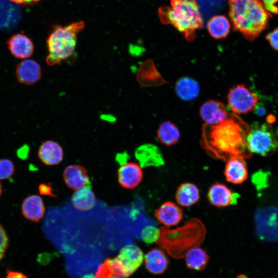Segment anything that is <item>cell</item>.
<instances>
[{
    "label": "cell",
    "mask_w": 278,
    "mask_h": 278,
    "mask_svg": "<svg viewBox=\"0 0 278 278\" xmlns=\"http://www.w3.org/2000/svg\"><path fill=\"white\" fill-rule=\"evenodd\" d=\"M135 157L142 168L159 167L164 164L160 149L153 144H147L140 146L135 151Z\"/></svg>",
    "instance_id": "cell-13"
},
{
    "label": "cell",
    "mask_w": 278,
    "mask_h": 278,
    "mask_svg": "<svg viewBox=\"0 0 278 278\" xmlns=\"http://www.w3.org/2000/svg\"><path fill=\"white\" fill-rule=\"evenodd\" d=\"M230 2H234V1H237V0H229Z\"/></svg>",
    "instance_id": "cell-43"
},
{
    "label": "cell",
    "mask_w": 278,
    "mask_h": 278,
    "mask_svg": "<svg viewBox=\"0 0 278 278\" xmlns=\"http://www.w3.org/2000/svg\"><path fill=\"white\" fill-rule=\"evenodd\" d=\"M11 1L18 4H23L32 3L36 2L39 0H11Z\"/></svg>",
    "instance_id": "cell-39"
},
{
    "label": "cell",
    "mask_w": 278,
    "mask_h": 278,
    "mask_svg": "<svg viewBox=\"0 0 278 278\" xmlns=\"http://www.w3.org/2000/svg\"><path fill=\"white\" fill-rule=\"evenodd\" d=\"M157 136L162 144L170 146L178 143L180 132L175 124L170 121H165L160 125L157 131Z\"/></svg>",
    "instance_id": "cell-27"
},
{
    "label": "cell",
    "mask_w": 278,
    "mask_h": 278,
    "mask_svg": "<svg viewBox=\"0 0 278 278\" xmlns=\"http://www.w3.org/2000/svg\"><path fill=\"white\" fill-rule=\"evenodd\" d=\"M154 215L160 223L168 227L177 225L183 217L182 209L170 201L163 203L155 211Z\"/></svg>",
    "instance_id": "cell-14"
},
{
    "label": "cell",
    "mask_w": 278,
    "mask_h": 278,
    "mask_svg": "<svg viewBox=\"0 0 278 278\" xmlns=\"http://www.w3.org/2000/svg\"><path fill=\"white\" fill-rule=\"evenodd\" d=\"M15 73L17 79L20 83L30 85L41 79V68L36 61L27 59L18 64Z\"/></svg>",
    "instance_id": "cell-16"
},
{
    "label": "cell",
    "mask_w": 278,
    "mask_h": 278,
    "mask_svg": "<svg viewBox=\"0 0 278 278\" xmlns=\"http://www.w3.org/2000/svg\"><path fill=\"white\" fill-rule=\"evenodd\" d=\"M175 91L180 99L189 101L198 97L200 88L198 82L195 79L188 77H182L177 81Z\"/></svg>",
    "instance_id": "cell-23"
},
{
    "label": "cell",
    "mask_w": 278,
    "mask_h": 278,
    "mask_svg": "<svg viewBox=\"0 0 278 278\" xmlns=\"http://www.w3.org/2000/svg\"><path fill=\"white\" fill-rule=\"evenodd\" d=\"M199 113L205 124L210 125L224 120L230 114L222 102L213 99L207 100L202 105Z\"/></svg>",
    "instance_id": "cell-9"
},
{
    "label": "cell",
    "mask_w": 278,
    "mask_h": 278,
    "mask_svg": "<svg viewBox=\"0 0 278 278\" xmlns=\"http://www.w3.org/2000/svg\"><path fill=\"white\" fill-rule=\"evenodd\" d=\"M143 179L142 167L138 164L129 162L126 163L118 170V180L121 186L127 189L136 187Z\"/></svg>",
    "instance_id": "cell-15"
},
{
    "label": "cell",
    "mask_w": 278,
    "mask_h": 278,
    "mask_svg": "<svg viewBox=\"0 0 278 278\" xmlns=\"http://www.w3.org/2000/svg\"><path fill=\"white\" fill-rule=\"evenodd\" d=\"M224 174L226 180L231 183H243L248 177L247 164L241 156H234L227 161Z\"/></svg>",
    "instance_id": "cell-12"
},
{
    "label": "cell",
    "mask_w": 278,
    "mask_h": 278,
    "mask_svg": "<svg viewBox=\"0 0 278 278\" xmlns=\"http://www.w3.org/2000/svg\"><path fill=\"white\" fill-rule=\"evenodd\" d=\"M9 245V238L7 233L0 223V260L4 257Z\"/></svg>",
    "instance_id": "cell-32"
},
{
    "label": "cell",
    "mask_w": 278,
    "mask_h": 278,
    "mask_svg": "<svg viewBox=\"0 0 278 278\" xmlns=\"http://www.w3.org/2000/svg\"><path fill=\"white\" fill-rule=\"evenodd\" d=\"M39 192L40 194L44 195H50L53 197L56 196L52 193V188L49 184H41L39 187Z\"/></svg>",
    "instance_id": "cell-35"
},
{
    "label": "cell",
    "mask_w": 278,
    "mask_h": 278,
    "mask_svg": "<svg viewBox=\"0 0 278 278\" xmlns=\"http://www.w3.org/2000/svg\"><path fill=\"white\" fill-rule=\"evenodd\" d=\"M160 236V230L153 225H148L142 230L141 237L147 244L155 242Z\"/></svg>",
    "instance_id": "cell-30"
},
{
    "label": "cell",
    "mask_w": 278,
    "mask_h": 278,
    "mask_svg": "<svg viewBox=\"0 0 278 278\" xmlns=\"http://www.w3.org/2000/svg\"><path fill=\"white\" fill-rule=\"evenodd\" d=\"M129 275L116 257L107 258L98 267L93 278H128Z\"/></svg>",
    "instance_id": "cell-21"
},
{
    "label": "cell",
    "mask_w": 278,
    "mask_h": 278,
    "mask_svg": "<svg viewBox=\"0 0 278 278\" xmlns=\"http://www.w3.org/2000/svg\"><path fill=\"white\" fill-rule=\"evenodd\" d=\"M8 45L11 54L17 58H29L33 51V45L30 39L22 34L13 36L9 40Z\"/></svg>",
    "instance_id": "cell-22"
},
{
    "label": "cell",
    "mask_w": 278,
    "mask_h": 278,
    "mask_svg": "<svg viewBox=\"0 0 278 278\" xmlns=\"http://www.w3.org/2000/svg\"><path fill=\"white\" fill-rule=\"evenodd\" d=\"M116 158L117 160V161H118L119 163L125 164L126 163V161L127 160L128 155L126 153L119 154V156H117Z\"/></svg>",
    "instance_id": "cell-38"
},
{
    "label": "cell",
    "mask_w": 278,
    "mask_h": 278,
    "mask_svg": "<svg viewBox=\"0 0 278 278\" xmlns=\"http://www.w3.org/2000/svg\"><path fill=\"white\" fill-rule=\"evenodd\" d=\"M6 278H28L27 276L21 272L7 270Z\"/></svg>",
    "instance_id": "cell-36"
},
{
    "label": "cell",
    "mask_w": 278,
    "mask_h": 278,
    "mask_svg": "<svg viewBox=\"0 0 278 278\" xmlns=\"http://www.w3.org/2000/svg\"><path fill=\"white\" fill-rule=\"evenodd\" d=\"M21 211L27 219L34 222L40 221L43 217L45 211L42 199L36 195L26 197L22 202Z\"/></svg>",
    "instance_id": "cell-19"
},
{
    "label": "cell",
    "mask_w": 278,
    "mask_h": 278,
    "mask_svg": "<svg viewBox=\"0 0 278 278\" xmlns=\"http://www.w3.org/2000/svg\"><path fill=\"white\" fill-rule=\"evenodd\" d=\"M257 234L267 241H278V208L269 207L257 211L255 215Z\"/></svg>",
    "instance_id": "cell-7"
},
{
    "label": "cell",
    "mask_w": 278,
    "mask_h": 278,
    "mask_svg": "<svg viewBox=\"0 0 278 278\" xmlns=\"http://www.w3.org/2000/svg\"><path fill=\"white\" fill-rule=\"evenodd\" d=\"M249 151L262 156H268L278 150V131L268 123L254 122L246 137Z\"/></svg>",
    "instance_id": "cell-6"
},
{
    "label": "cell",
    "mask_w": 278,
    "mask_h": 278,
    "mask_svg": "<svg viewBox=\"0 0 278 278\" xmlns=\"http://www.w3.org/2000/svg\"><path fill=\"white\" fill-rule=\"evenodd\" d=\"M236 278H248L247 276L245 275V274H240L239 275H238Z\"/></svg>",
    "instance_id": "cell-41"
},
{
    "label": "cell",
    "mask_w": 278,
    "mask_h": 278,
    "mask_svg": "<svg viewBox=\"0 0 278 278\" xmlns=\"http://www.w3.org/2000/svg\"><path fill=\"white\" fill-rule=\"evenodd\" d=\"M158 15L162 23L173 25L188 41L194 40L196 31L203 25L195 0H170V6L161 7Z\"/></svg>",
    "instance_id": "cell-4"
},
{
    "label": "cell",
    "mask_w": 278,
    "mask_h": 278,
    "mask_svg": "<svg viewBox=\"0 0 278 278\" xmlns=\"http://www.w3.org/2000/svg\"><path fill=\"white\" fill-rule=\"evenodd\" d=\"M136 78L141 85L151 86L156 85L157 82L160 83V80L157 78L161 79V77L155 69L152 61L147 60L140 66Z\"/></svg>",
    "instance_id": "cell-28"
},
{
    "label": "cell",
    "mask_w": 278,
    "mask_h": 278,
    "mask_svg": "<svg viewBox=\"0 0 278 278\" xmlns=\"http://www.w3.org/2000/svg\"><path fill=\"white\" fill-rule=\"evenodd\" d=\"M185 255L186 266L190 270H204L210 259L205 251L198 246L189 249Z\"/></svg>",
    "instance_id": "cell-26"
},
{
    "label": "cell",
    "mask_w": 278,
    "mask_h": 278,
    "mask_svg": "<svg viewBox=\"0 0 278 278\" xmlns=\"http://www.w3.org/2000/svg\"><path fill=\"white\" fill-rule=\"evenodd\" d=\"M38 156L44 164L55 165L63 160V151L58 143L50 140L46 141L40 146Z\"/></svg>",
    "instance_id": "cell-20"
},
{
    "label": "cell",
    "mask_w": 278,
    "mask_h": 278,
    "mask_svg": "<svg viewBox=\"0 0 278 278\" xmlns=\"http://www.w3.org/2000/svg\"><path fill=\"white\" fill-rule=\"evenodd\" d=\"M266 38L272 48L278 51V28L267 34Z\"/></svg>",
    "instance_id": "cell-33"
},
{
    "label": "cell",
    "mask_w": 278,
    "mask_h": 278,
    "mask_svg": "<svg viewBox=\"0 0 278 278\" xmlns=\"http://www.w3.org/2000/svg\"><path fill=\"white\" fill-rule=\"evenodd\" d=\"M14 172L12 162L7 159L0 160V179H7L11 177Z\"/></svg>",
    "instance_id": "cell-31"
},
{
    "label": "cell",
    "mask_w": 278,
    "mask_h": 278,
    "mask_svg": "<svg viewBox=\"0 0 278 278\" xmlns=\"http://www.w3.org/2000/svg\"><path fill=\"white\" fill-rule=\"evenodd\" d=\"M255 113L258 116H264L266 113V109L263 105L257 103L254 110Z\"/></svg>",
    "instance_id": "cell-37"
},
{
    "label": "cell",
    "mask_w": 278,
    "mask_h": 278,
    "mask_svg": "<svg viewBox=\"0 0 278 278\" xmlns=\"http://www.w3.org/2000/svg\"><path fill=\"white\" fill-rule=\"evenodd\" d=\"M259 98L244 84H238L229 90L228 105L234 114H247L254 110Z\"/></svg>",
    "instance_id": "cell-8"
},
{
    "label": "cell",
    "mask_w": 278,
    "mask_h": 278,
    "mask_svg": "<svg viewBox=\"0 0 278 278\" xmlns=\"http://www.w3.org/2000/svg\"><path fill=\"white\" fill-rule=\"evenodd\" d=\"M250 127L236 114L230 113L224 120L202 127L201 144L207 153L216 159L228 161L234 156L251 155L246 137Z\"/></svg>",
    "instance_id": "cell-1"
},
{
    "label": "cell",
    "mask_w": 278,
    "mask_h": 278,
    "mask_svg": "<svg viewBox=\"0 0 278 278\" xmlns=\"http://www.w3.org/2000/svg\"><path fill=\"white\" fill-rule=\"evenodd\" d=\"M275 120V118L273 115H270L267 117V123L272 124Z\"/></svg>",
    "instance_id": "cell-40"
},
{
    "label": "cell",
    "mask_w": 278,
    "mask_h": 278,
    "mask_svg": "<svg viewBox=\"0 0 278 278\" xmlns=\"http://www.w3.org/2000/svg\"><path fill=\"white\" fill-rule=\"evenodd\" d=\"M146 269L154 274H161L166 271L169 259L165 252L159 248H154L148 252L144 257Z\"/></svg>",
    "instance_id": "cell-18"
},
{
    "label": "cell",
    "mask_w": 278,
    "mask_h": 278,
    "mask_svg": "<svg viewBox=\"0 0 278 278\" xmlns=\"http://www.w3.org/2000/svg\"><path fill=\"white\" fill-rule=\"evenodd\" d=\"M116 257L130 276L140 267L144 257L143 251L138 247L129 245L123 247Z\"/></svg>",
    "instance_id": "cell-11"
},
{
    "label": "cell",
    "mask_w": 278,
    "mask_h": 278,
    "mask_svg": "<svg viewBox=\"0 0 278 278\" xmlns=\"http://www.w3.org/2000/svg\"><path fill=\"white\" fill-rule=\"evenodd\" d=\"M84 27L83 22L79 21L65 26H57L54 28L47 41L48 55L45 61L47 65L60 64L73 55L77 34Z\"/></svg>",
    "instance_id": "cell-5"
},
{
    "label": "cell",
    "mask_w": 278,
    "mask_h": 278,
    "mask_svg": "<svg viewBox=\"0 0 278 278\" xmlns=\"http://www.w3.org/2000/svg\"><path fill=\"white\" fill-rule=\"evenodd\" d=\"M265 9L270 13H278V7L275 4L278 0H262Z\"/></svg>",
    "instance_id": "cell-34"
},
{
    "label": "cell",
    "mask_w": 278,
    "mask_h": 278,
    "mask_svg": "<svg viewBox=\"0 0 278 278\" xmlns=\"http://www.w3.org/2000/svg\"><path fill=\"white\" fill-rule=\"evenodd\" d=\"M207 28L211 37L217 39H222L229 34L230 23L225 16L216 15L208 21Z\"/></svg>",
    "instance_id": "cell-29"
},
{
    "label": "cell",
    "mask_w": 278,
    "mask_h": 278,
    "mask_svg": "<svg viewBox=\"0 0 278 278\" xmlns=\"http://www.w3.org/2000/svg\"><path fill=\"white\" fill-rule=\"evenodd\" d=\"M229 16L234 29L253 41L266 28L271 15L260 0H237L230 2Z\"/></svg>",
    "instance_id": "cell-3"
},
{
    "label": "cell",
    "mask_w": 278,
    "mask_h": 278,
    "mask_svg": "<svg viewBox=\"0 0 278 278\" xmlns=\"http://www.w3.org/2000/svg\"><path fill=\"white\" fill-rule=\"evenodd\" d=\"M2 190H3V189H2V184H1V182H0V196H1V195H2Z\"/></svg>",
    "instance_id": "cell-42"
},
{
    "label": "cell",
    "mask_w": 278,
    "mask_h": 278,
    "mask_svg": "<svg viewBox=\"0 0 278 278\" xmlns=\"http://www.w3.org/2000/svg\"><path fill=\"white\" fill-rule=\"evenodd\" d=\"M63 177L67 186L74 190L79 189L89 183L87 170L79 165L67 166L63 171Z\"/></svg>",
    "instance_id": "cell-17"
},
{
    "label": "cell",
    "mask_w": 278,
    "mask_h": 278,
    "mask_svg": "<svg viewBox=\"0 0 278 278\" xmlns=\"http://www.w3.org/2000/svg\"><path fill=\"white\" fill-rule=\"evenodd\" d=\"M175 198L180 206H191L199 200L200 191L195 184L185 182L180 184L177 188Z\"/></svg>",
    "instance_id": "cell-24"
},
{
    "label": "cell",
    "mask_w": 278,
    "mask_h": 278,
    "mask_svg": "<svg viewBox=\"0 0 278 278\" xmlns=\"http://www.w3.org/2000/svg\"><path fill=\"white\" fill-rule=\"evenodd\" d=\"M238 197V194L233 193L225 185L218 182L213 184L207 194L210 203L218 207L234 204Z\"/></svg>",
    "instance_id": "cell-10"
},
{
    "label": "cell",
    "mask_w": 278,
    "mask_h": 278,
    "mask_svg": "<svg viewBox=\"0 0 278 278\" xmlns=\"http://www.w3.org/2000/svg\"><path fill=\"white\" fill-rule=\"evenodd\" d=\"M159 230L160 236L156 244L176 259L183 258L189 249L200 245L206 233L205 226L198 218L189 219L176 228L164 226Z\"/></svg>",
    "instance_id": "cell-2"
},
{
    "label": "cell",
    "mask_w": 278,
    "mask_h": 278,
    "mask_svg": "<svg viewBox=\"0 0 278 278\" xmlns=\"http://www.w3.org/2000/svg\"><path fill=\"white\" fill-rule=\"evenodd\" d=\"M74 207L81 211L92 208L96 202V197L90 185L76 190L72 197Z\"/></svg>",
    "instance_id": "cell-25"
}]
</instances>
